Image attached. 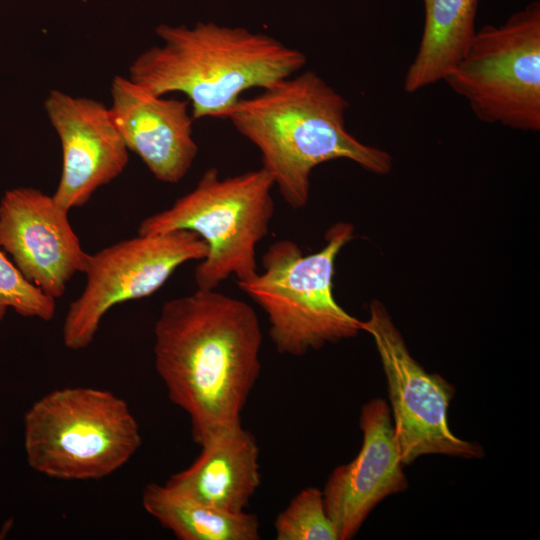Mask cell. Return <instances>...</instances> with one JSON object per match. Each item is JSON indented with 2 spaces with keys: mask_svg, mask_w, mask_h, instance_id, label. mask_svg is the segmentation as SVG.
I'll use <instances>...</instances> for the list:
<instances>
[{
  "mask_svg": "<svg viewBox=\"0 0 540 540\" xmlns=\"http://www.w3.org/2000/svg\"><path fill=\"white\" fill-rule=\"evenodd\" d=\"M274 528L277 540H339L317 487L299 491L277 516Z\"/></svg>",
  "mask_w": 540,
  "mask_h": 540,
  "instance_id": "e0dca14e",
  "label": "cell"
},
{
  "mask_svg": "<svg viewBox=\"0 0 540 540\" xmlns=\"http://www.w3.org/2000/svg\"><path fill=\"white\" fill-rule=\"evenodd\" d=\"M346 99L313 71L294 74L240 98L228 115L234 128L260 152L262 168L292 208L306 206L312 170L327 161L350 160L385 175L392 156L348 132Z\"/></svg>",
  "mask_w": 540,
  "mask_h": 540,
  "instance_id": "7a4b0ae2",
  "label": "cell"
},
{
  "mask_svg": "<svg viewBox=\"0 0 540 540\" xmlns=\"http://www.w3.org/2000/svg\"><path fill=\"white\" fill-rule=\"evenodd\" d=\"M362 331L371 335L380 357L404 466L430 454L482 458L484 450L479 443L459 438L450 429L448 411L455 387L441 375L427 372L411 355L380 301L370 303Z\"/></svg>",
  "mask_w": 540,
  "mask_h": 540,
  "instance_id": "9c48e42d",
  "label": "cell"
},
{
  "mask_svg": "<svg viewBox=\"0 0 540 540\" xmlns=\"http://www.w3.org/2000/svg\"><path fill=\"white\" fill-rule=\"evenodd\" d=\"M56 299L29 282L0 248V321L12 309L23 317L53 319Z\"/></svg>",
  "mask_w": 540,
  "mask_h": 540,
  "instance_id": "ac0fdd59",
  "label": "cell"
},
{
  "mask_svg": "<svg viewBox=\"0 0 540 540\" xmlns=\"http://www.w3.org/2000/svg\"><path fill=\"white\" fill-rule=\"evenodd\" d=\"M262 332L246 302L197 288L166 301L154 326V363L170 401L203 445L241 424L261 371Z\"/></svg>",
  "mask_w": 540,
  "mask_h": 540,
  "instance_id": "6da1fadb",
  "label": "cell"
},
{
  "mask_svg": "<svg viewBox=\"0 0 540 540\" xmlns=\"http://www.w3.org/2000/svg\"><path fill=\"white\" fill-rule=\"evenodd\" d=\"M359 427L360 451L352 461L334 468L322 490L339 540L354 538L381 501L408 488L388 403L382 398L366 402Z\"/></svg>",
  "mask_w": 540,
  "mask_h": 540,
  "instance_id": "7c38bea8",
  "label": "cell"
},
{
  "mask_svg": "<svg viewBox=\"0 0 540 540\" xmlns=\"http://www.w3.org/2000/svg\"><path fill=\"white\" fill-rule=\"evenodd\" d=\"M44 109L62 147V170L52 197L70 211L124 171L129 150L102 102L52 90Z\"/></svg>",
  "mask_w": 540,
  "mask_h": 540,
  "instance_id": "8fae6325",
  "label": "cell"
},
{
  "mask_svg": "<svg viewBox=\"0 0 540 540\" xmlns=\"http://www.w3.org/2000/svg\"><path fill=\"white\" fill-rule=\"evenodd\" d=\"M261 483L259 447L242 424L226 429L201 445V453L165 485L196 502L242 512Z\"/></svg>",
  "mask_w": 540,
  "mask_h": 540,
  "instance_id": "5bb4252c",
  "label": "cell"
},
{
  "mask_svg": "<svg viewBox=\"0 0 540 540\" xmlns=\"http://www.w3.org/2000/svg\"><path fill=\"white\" fill-rule=\"evenodd\" d=\"M353 232L350 223L332 225L324 247L308 255L295 242L278 240L262 256L263 271L237 281L266 313L269 337L278 353L303 356L362 331V321L345 311L333 295L335 260Z\"/></svg>",
  "mask_w": 540,
  "mask_h": 540,
  "instance_id": "277c9868",
  "label": "cell"
},
{
  "mask_svg": "<svg viewBox=\"0 0 540 540\" xmlns=\"http://www.w3.org/2000/svg\"><path fill=\"white\" fill-rule=\"evenodd\" d=\"M68 213L52 195L32 187L7 190L0 200V248L29 282L54 299L63 296L76 273H85L90 256Z\"/></svg>",
  "mask_w": 540,
  "mask_h": 540,
  "instance_id": "30bf717a",
  "label": "cell"
},
{
  "mask_svg": "<svg viewBox=\"0 0 540 540\" xmlns=\"http://www.w3.org/2000/svg\"><path fill=\"white\" fill-rule=\"evenodd\" d=\"M155 33L162 43L133 60L128 78L158 96L184 94L193 120L227 119L243 92L268 88L307 62L300 50L243 27L161 24Z\"/></svg>",
  "mask_w": 540,
  "mask_h": 540,
  "instance_id": "3957f363",
  "label": "cell"
},
{
  "mask_svg": "<svg viewBox=\"0 0 540 540\" xmlns=\"http://www.w3.org/2000/svg\"><path fill=\"white\" fill-rule=\"evenodd\" d=\"M206 254L205 242L188 230L138 234L90 254L85 287L64 318V345L71 350L87 348L113 306L151 296L181 265L200 261Z\"/></svg>",
  "mask_w": 540,
  "mask_h": 540,
  "instance_id": "ba28073f",
  "label": "cell"
},
{
  "mask_svg": "<svg viewBox=\"0 0 540 540\" xmlns=\"http://www.w3.org/2000/svg\"><path fill=\"white\" fill-rule=\"evenodd\" d=\"M482 122L540 130V3L500 26L476 30L467 52L444 77Z\"/></svg>",
  "mask_w": 540,
  "mask_h": 540,
  "instance_id": "52a82bcc",
  "label": "cell"
},
{
  "mask_svg": "<svg viewBox=\"0 0 540 540\" xmlns=\"http://www.w3.org/2000/svg\"><path fill=\"white\" fill-rule=\"evenodd\" d=\"M273 187L262 167L226 178L211 167L190 192L141 221L138 234L196 233L207 246L194 272L197 288L217 289L230 276L247 281L258 273L256 248L269 232Z\"/></svg>",
  "mask_w": 540,
  "mask_h": 540,
  "instance_id": "8992f818",
  "label": "cell"
},
{
  "mask_svg": "<svg viewBox=\"0 0 540 540\" xmlns=\"http://www.w3.org/2000/svg\"><path fill=\"white\" fill-rule=\"evenodd\" d=\"M142 506L180 540H258L255 514L229 512L186 498L165 484H148Z\"/></svg>",
  "mask_w": 540,
  "mask_h": 540,
  "instance_id": "2e32d148",
  "label": "cell"
},
{
  "mask_svg": "<svg viewBox=\"0 0 540 540\" xmlns=\"http://www.w3.org/2000/svg\"><path fill=\"white\" fill-rule=\"evenodd\" d=\"M423 1V33L404 78L407 93L443 80L465 55L476 32L478 0Z\"/></svg>",
  "mask_w": 540,
  "mask_h": 540,
  "instance_id": "9a60e30c",
  "label": "cell"
},
{
  "mask_svg": "<svg viewBox=\"0 0 540 540\" xmlns=\"http://www.w3.org/2000/svg\"><path fill=\"white\" fill-rule=\"evenodd\" d=\"M113 121L129 151L164 183H178L191 169L198 145L189 102L158 96L128 77L111 82Z\"/></svg>",
  "mask_w": 540,
  "mask_h": 540,
  "instance_id": "4fadbf2b",
  "label": "cell"
},
{
  "mask_svg": "<svg viewBox=\"0 0 540 540\" xmlns=\"http://www.w3.org/2000/svg\"><path fill=\"white\" fill-rule=\"evenodd\" d=\"M142 443L126 401L108 390L66 387L45 394L24 416L29 466L60 480H98L124 466Z\"/></svg>",
  "mask_w": 540,
  "mask_h": 540,
  "instance_id": "5b68a950",
  "label": "cell"
}]
</instances>
